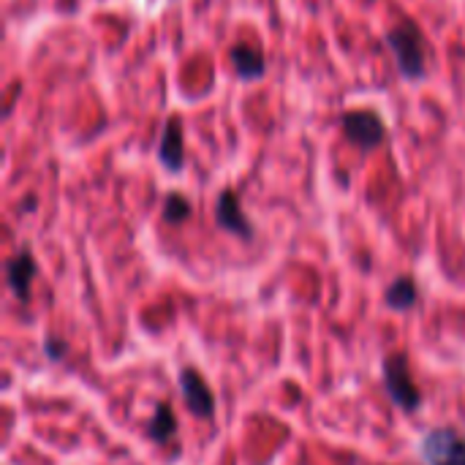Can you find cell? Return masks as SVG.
Wrapping results in <instances>:
<instances>
[{
  "label": "cell",
  "instance_id": "obj_4",
  "mask_svg": "<svg viewBox=\"0 0 465 465\" xmlns=\"http://www.w3.org/2000/svg\"><path fill=\"white\" fill-rule=\"evenodd\" d=\"M340 126H343V134L362 150L378 147L386 136V128H384L381 118L376 112H368V109H357V112L343 114Z\"/></svg>",
  "mask_w": 465,
  "mask_h": 465
},
{
  "label": "cell",
  "instance_id": "obj_11",
  "mask_svg": "<svg viewBox=\"0 0 465 465\" xmlns=\"http://www.w3.org/2000/svg\"><path fill=\"white\" fill-rule=\"evenodd\" d=\"M177 430V424H174V414L167 403H161L159 408H155V416H152V424H150V436L155 441H167L172 438Z\"/></svg>",
  "mask_w": 465,
  "mask_h": 465
},
{
  "label": "cell",
  "instance_id": "obj_13",
  "mask_svg": "<svg viewBox=\"0 0 465 465\" xmlns=\"http://www.w3.org/2000/svg\"><path fill=\"white\" fill-rule=\"evenodd\" d=\"M47 354L52 357V360H63V354H66V343H60V340H47Z\"/></svg>",
  "mask_w": 465,
  "mask_h": 465
},
{
  "label": "cell",
  "instance_id": "obj_3",
  "mask_svg": "<svg viewBox=\"0 0 465 465\" xmlns=\"http://www.w3.org/2000/svg\"><path fill=\"white\" fill-rule=\"evenodd\" d=\"M422 460L428 465H465V438L452 428H436L422 438Z\"/></svg>",
  "mask_w": 465,
  "mask_h": 465
},
{
  "label": "cell",
  "instance_id": "obj_1",
  "mask_svg": "<svg viewBox=\"0 0 465 465\" xmlns=\"http://www.w3.org/2000/svg\"><path fill=\"white\" fill-rule=\"evenodd\" d=\"M384 38L390 52L395 55L398 71L406 80H424V74H428V44H424L422 30L411 19H403Z\"/></svg>",
  "mask_w": 465,
  "mask_h": 465
},
{
  "label": "cell",
  "instance_id": "obj_8",
  "mask_svg": "<svg viewBox=\"0 0 465 465\" xmlns=\"http://www.w3.org/2000/svg\"><path fill=\"white\" fill-rule=\"evenodd\" d=\"M6 278H9V286L12 291L19 297V299H27L30 297V283L35 278V261L27 251H19L9 264H6Z\"/></svg>",
  "mask_w": 465,
  "mask_h": 465
},
{
  "label": "cell",
  "instance_id": "obj_10",
  "mask_svg": "<svg viewBox=\"0 0 465 465\" xmlns=\"http://www.w3.org/2000/svg\"><path fill=\"white\" fill-rule=\"evenodd\" d=\"M416 283L411 281V278H398L392 286H390V291H386V302H390L395 310H408V307H414L416 305Z\"/></svg>",
  "mask_w": 465,
  "mask_h": 465
},
{
  "label": "cell",
  "instance_id": "obj_5",
  "mask_svg": "<svg viewBox=\"0 0 465 465\" xmlns=\"http://www.w3.org/2000/svg\"><path fill=\"white\" fill-rule=\"evenodd\" d=\"M180 390H182V398H185V406L190 408V414H197L202 419H210L215 414L213 390L197 370H182L180 373Z\"/></svg>",
  "mask_w": 465,
  "mask_h": 465
},
{
  "label": "cell",
  "instance_id": "obj_6",
  "mask_svg": "<svg viewBox=\"0 0 465 465\" xmlns=\"http://www.w3.org/2000/svg\"><path fill=\"white\" fill-rule=\"evenodd\" d=\"M215 221H218L221 229L231 231V235L245 237V240L253 237V226H251V221L245 218V213H243V207H240V199L235 197V190H223L221 197H218Z\"/></svg>",
  "mask_w": 465,
  "mask_h": 465
},
{
  "label": "cell",
  "instance_id": "obj_12",
  "mask_svg": "<svg viewBox=\"0 0 465 465\" xmlns=\"http://www.w3.org/2000/svg\"><path fill=\"white\" fill-rule=\"evenodd\" d=\"M164 218L167 223H185L190 218V205L185 197H180V193H172V197H167V205H164Z\"/></svg>",
  "mask_w": 465,
  "mask_h": 465
},
{
  "label": "cell",
  "instance_id": "obj_7",
  "mask_svg": "<svg viewBox=\"0 0 465 465\" xmlns=\"http://www.w3.org/2000/svg\"><path fill=\"white\" fill-rule=\"evenodd\" d=\"M159 159L169 172H180L185 161V147H182V123L180 118H169L159 142Z\"/></svg>",
  "mask_w": 465,
  "mask_h": 465
},
{
  "label": "cell",
  "instance_id": "obj_2",
  "mask_svg": "<svg viewBox=\"0 0 465 465\" xmlns=\"http://www.w3.org/2000/svg\"><path fill=\"white\" fill-rule=\"evenodd\" d=\"M384 386H386V392H390L392 403L400 406L403 411H416L419 408L422 392L411 378L406 354H390L384 360Z\"/></svg>",
  "mask_w": 465,
  "mask_h": 465
},
{
  "label": "cell",
  "instance_id": "obj_9",
  "mask_svg": "<svg viewBox=\"0 0 465 465\" xmlns=\"http://www.w3.org/2000/svg\"><path fill=\"white\" fill-rule=\"evenodd\" d=\"M231 63H235V71L245 82H253L259 76H264V52L253 44H237L231 50Z\"/></svg>",
  "mask_w": 465,
  "mask_h": 465
}]
</instances>
